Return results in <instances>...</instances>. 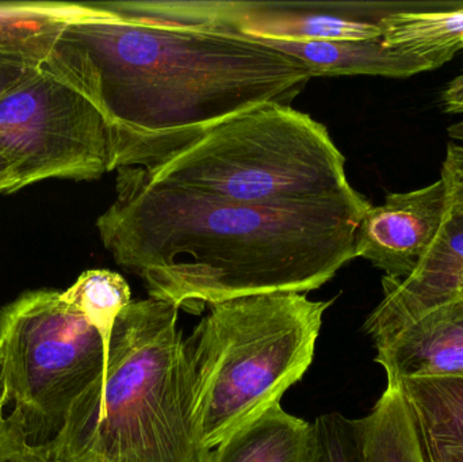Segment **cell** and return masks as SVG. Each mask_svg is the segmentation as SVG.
Masks as SVG:
<instances>
[{"label": "cell", "mask_w": 463, "mask_h": 462, "mask_svg": "<svg viewBox=\"0 0 463 462\" xmlns=\"http://www.w3.org/2000/svg\"><path fill=\"white\" fill-rule=\"evenodd\" d=\"M315 445L313 423L278 404L232 433L208 462H310Z\"/></svg>", "instance_id": "cell-14"}, {"label": "cell", "mask_w": 463, "mask_h": 462, "mask_svg": "<svg viewBox=\"0 0 463 462\" xmlns=\"http://www.w3.org/2000/svg\"><path fill=\"white\" fill-rule=\"evenodd\" d=\"M0 154L15 168L21 189L45 179L91 181L113 171L99 111L41 68L0 97Z\"/></svg>", "instance_id": "cell-7"}, {"label": "cell", "mask_w": 463, "mask_h": 462, "mask_svg": "<svg viewBox=\"0 0 463 462\" xmlns=\"http://www.w3.org/2000/svg\"><path fill=\"white\" fill-rule=\"evenodd\" d=\"M400 3L222 2V21L245 34L280 41H369L383 38L381 21Z\"/></svg>", "instance_id": "cell-8"}, {"label": "cell", "mask_w": 463, "mask_h": 462, "mask_svg": "<svg viewBox=\"0 0 463 462\" xmlns=\"http://www.w3.org/2000/svg\"><path fill=\"white\" fill-rule=\"evenodd\" d=\"M449 212L442 178L423 189L392 193L370 205L356 228V258L369 260L389 278L404 279L431 246Z\"/></svg>", "instance_id": "cell-9"}, {"label": "cell", "mask_w": 463, "mask_h": 462, "mask_svg": "<svg viewBox=\"0 0 463 462\" xmlns=\"http://www.w3.org/2000/svg\"><path fill=\"white\" fill-rule=\"evenodd\" d=\"M90 13L89 3H0V67L38 70L62 30Z\"/></svg>", "instance_id": "cell-13"}, {"label": "cell", "mask_w": 463, "mask_h": 462, "mask_svg": "<svg viewBox=\"0 0 463 462\" xmlns=\"http://www.w3.org/2000/svg\"><path fill=\"white\" fill-rule=\"evenodd\" d=\"M0 462H53L45 447L32 444L22 426L5 412L0 391Z\"/></svg>", "instance_id": "cell-20"}, {"label": "cell", "mask_w": 463, "mask_h": 462, "mask_svg": "<svg viewBox=\"0 0 463 462\" xmlns=\"http://www.w3.org/2000/svg\"><path fill=\"white\" fill-rule=\"evenodd\" d=\"M35 70H24V68H3L0 67V97L10 91L11 89L21 83L30 73Z\"/></svg>", "instance_id": "cell-24"}, {"label": "cell", "mask_w": 463, "mask_h": 462, "mask_svg": "<svg viewBox=\"0 0 463 462\" xmlns=\"http://www.w3.org/2000/svg\"><path fill=\"white\" fill-rule=\"evenodd\" d=\"M110 336L60 290H29L0 309L3 403L32 444H49L105 372Z\"/></svg>", "instance_id": "cell-6"}, {"label": "cell", "mask_w": 463, "mask_h": 462, "mask_svg": "<svg viewBox=\"0 0 463 462\" xmlns=\"http://www.w3.org/2000/svg\"><path fill=\"white\" fill-rule=\"evenodd\" d=\"M0 391H2V354H0Z\"/></svg>", "instance_id": "cell-26"}, {"label": "cell", "mask_w": 463, "mask_h": 462, "mask_svg": "<svg viewBox=\"0 0 463 462\" xmlns=\"http://www.w3.org/2000/svg\"><path fill=\"white\" fill-rule=\"evenodd\" d=\"M146 173L157 184L234 203H297L355 192L328 129L277 103L222 122Z\"/></svg>", "instance_id": "cell-5"}, {"label": "cell", "mask_w": 463, "mask_h": 462, "mask_svg": "<svg viewBox=\"0 0 463 462\" xmlns=\"http://www.w3.org/2000/svg\"><path fill=\"white\" fill-rule=\"evenodd\" d=\"M313 428L316 445L310 462H359L355 420L332 412L318 417Z\"/></svg>", "instance_id": "cell-19"}, {"label": "cell", "mask_w": 463, "mask_h": 462, "mask_svg": "<svg viewBox=\"0 0 463 462\" xmlns=\"http://www.w3.org/2000/svg\"><path fill=\"white\" fill-rule=\"evenodd\" d=\"M449 190V203L463 209V146L451 141L442 165V175Z\"/></svg>", "instance_id": "cell-21"}, {"label": "cell", "mask_w": 463, "mask_h": 462, "mask_svg": "<svg viewBox=\"0 0 463 462\" xmlns=\"http://www.w3.org/2000/svg\"><path fill=\"white\" fill-rule=\"evenodd\" d=\"M331 304L280 292L209 306L184 341L193 422L205 449L280 404L309 369Z\"/></svg>", "instance_id": "cell-4"}, {"label": "cell", "mask_w": 463, "mask_h": 462, "mask_svg": "<svg viewBox=\"0 0 463 462\" xmlns=\"http://www.w3.org/2000/svg\"><path fill=\"white\" fill-rule=\"evenodd\" d=\"M386 382L463 377V298L372 339Z\"/></svg>", "instance_id": "cell-11"}, {"label": "cell", "mask_w": 463, "mask_h": 462, "mask_svg": "<svg viewBox=\"0 0 463 462\" xmlns=\"http://www.w3.org/2000/svg\"><path fill=\"white\" fill-rule=\"evenodd\" d=\"M89 5L40 68L99 111L113 171L149 170L245 111L291 106L312 79L298 60L236 27Z\"/></svg>", "instance_id": "cell-1"}, {"label": "cell", "mask_w": 463, "mask_h": 462, "mask_svg": "<svg viewBox=\"0 0 463 462\" xmlns=\"http://www.w3.org/2000/svg\"><path fill=\"white\" fill-rule=\"evenodd\" d=\"M442 102L446 113H463V73L449 84L443 92Z\"/></svg>", "instance_id": "cell-22"}, {"label": "cell", "mask_w": 463, "mask_h": 462, "mask_svg": "<svg viewBox=\"0 0 463 462\" xmlns=\"http://www.w3.org/2000/svg\"><path fill=\"white\" fill-rule=\"evenodd\" d=\"M355 420L359 462H431L418 418L399 384L386 382L372 411Z\"/></svg>", "instance_id": "cell-15"}, {"label": "cell", "mask_w": 463, "mask_h": 462, "mask_svg": "<svg viewBox=\"0 0 463 462\" xmlns=\"http://www.w3.org/2000/svg\"><path fill=\"white\" fill-rule=\"evenodd\" d=\"M116 200L97 220L114 262L149 297L198 308L245 296L307 293L355 259L370 203L358 192L315 201L245 203L118 168Z\"/></svg>", "instance_id": "cell-2"}, {"label": "cell", "mask_w": 463, "mask_h": 462, "mask_svg": "<svg viewBox=\"0 0 463 462\" xmlns=\"http://www.w3.org/2000/svg\"><path fill=\"white\" fill-rule=\"evenodd\" d=\"M21 190L14 165L0 154V194H11Z\"/></svg>", "instance_id": "cell-23"}, {"label": "cell", "mask_w": 463, "mask_h": 462, "mask_svg": "<svg viewBox=\"0 0 463 462\" xmlns=\"http://www.w3.org/2000/svg\"><path fill=\"white\" fill-rule=\"evenodd\" d=\"M412 406L431 462H463V377L397 382Z\"/></svg>", "instance_id": "cell-16"}, {"label": "cell", "mask_w": 463, "mask_h": 462, "mask_svg": "<svg viewBox=\"0 0 463 462\" xmlns=\"http://www.w3.org/2000/svg\"><path fill=\"white\" fill-rule=\"evenodd\" d=\"M449 136H450L453 143H462L463 146V121L457 122L449 127Z\"/></svg>", "instance_id": "cell-25"}, {"label": "cell", "mask_w": 463, "mask_h": 462, "mask_svg": "<svg viewBox=\"0 0 463 462\" xmlns=\"http://www.w3.org/2000/svg\"><path fill=\"white\" fill-rule=\"evenodd\" d=\"M383 297L364 322L370 338L396 330L419 315L463 298V209L449 203L442 228L404 279L383 278Z\"/></svg>", "instance_id": "cell-10"}, {"label": "cell", "mask_w": 463, "mask_h": 462, "mask_svg": "<svg viewBox=\"0 0 463 462\" xmlns=\"http://www.w3.org/2000/svg\"><path fill=\"white\" fill-rule=\"evenodd\" d=\"M383 45L443 56L450 61L463 49V3L451 10H405L381 21Z\"/></svg>", "instance_id": "cell-17"}, {"label": "cell", "mask_w": 463, "mask_h": 462, "mask_svg": "<svg viewBox=\"0 0 463 462\" xmlns=\"http://www.w3.org/2000/svg\"><path fill=\"white\" fill-rule=\"evenodd\" d=\"M260 40L298 60L307 68L310 78L356 75L410 78L449 62L443 56L386 48L383 40L305 42L266 38Z\"/></svg>", "instance_id": "cell-12"}, {"label": "cell", "mask_w": 463, "mask_h": 462, "mask_svg": "<svg viewBox=\"0 0 463 462\" xmlns=\"http://www.w3.org/2000/svg\"><path fill=\"white\" fill-rule=\"evenodd\" d=\"M179 308L132 301L114 323L105 372L43 445L53 462H208L192 415Z\"/></svg>", "instance_id": "cell-3"}, {"label": "cell", "mask_w": 463, "mask_h": 462, "mask_svg": "<svg viewBox=\"0 0 463 462\" xmlns=\"http://www.w3.org/2000/svg\"><path fill=\"white\" fill-rule=\"evenodd\" d=\"M62 293L108 335H111L118 315L132 303L124 277L105 269L84 271Z\"/></svg>", "instance_id": "cell-18"}]
</instances>
